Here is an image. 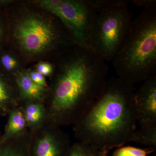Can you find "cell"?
<instances>
[{"instance_id":"cell-14","label":"cell","mask_w":156,"mask_h":156,"mask_svg":"<svg viewBox=\"0 0 156 156\" xmlns=\"http://www.w3.org/2000/svg\"><path fill=\"white\" fill-rule=\"evenodd\" d=\"M129 142H133L149 147L156 148V126L140 127L132 134Z\"/></svg>"},{"instance_id":"cell-5","label":"cell","mask_w":156,"mask_h":156,"mask_svg":"<svg viewBox=\"0 0 156 156\" xmlns=\"http://www.w3.org/2000/svg\"><path fill=\"white\" fill-rule=\"evenodd\" d=\"M132 20L133 14L126 5L97 13L89 49L104 61H112L124 44Z\"/></svg>"},{"instance_id":"cell-7","label":"cell","mask_w":156,"mask_h":156,"mask_svg":"<svg viewBox=\"0 0 156 156\" xmlns=\"http://www.w3.org/2000/svg\"><path fill=\"white\" fill-rule=\"evenodd\" d=\"M29 132L32 156H66L71 143L69 135L60 127L47 122Z\"/></svg>"},{"instance_id":"cell-25","label":"cell","mask_w":156,"mask_h":156,"mask_svg":"<svg viewBox=\"0 0 156 156\" xmlns=\"http://www.w3.org/2000/svg\"></svg>"},{"instance_id":"cell-24","label":"cell","mask_w":156,"mask_h":156,"mask_svg":"<svg viewBox=\"0 0 156 156\" xmlns=\"http://www.w3.org/2000/svg\"><path fill=\"white\" fill-rule=\"evenodd\" d=\"M1 135H2V134H1V132H0V136H1Z\"/></svg>"},{"instance_id":"cell-10","label":"cell","mask_w":156,"mask_h":156,"mask_svg":"<svg viewBox=\"0 0 156 156\" xmlns=\"http://www.w3.org/2000/svg\"><path fill=\"white\" fill-rule=\"evenodd\" d=\"M4 133L0 136L1 141H5L20 136L29 131L22 107L13 109L9 114Z\"/></svg>"},{"instance_id":"cell-23","label":"cell","mask_w":156,"mask_h":156,"mask_svg":"<svg viewBox=\"0 0 156 156\" xmlns=\"http://www.w3.org/2000/svg\"><path fill=\"white\" fill-rule=\"evenodd\" d=\"M3 35V30L2 29V27L0 25V41H1V40L2 39V37Z\"/></svg>"},{"instance_id":"cell-4","label":"cell","mask_w":156,"mask_h":156,"mask_svg":"<svg viewBox=\"0 0 156 156\" xmlns=\"http://www.w3.org/2000/svg\"><path fill=\"white\" fill-rule=\"evenodd\" d=\"M14 37L23 53L30 56L42 55L53 49L77 46L66 29L39 14H28L16 23Z\"/></svg>"},{"instance_id":"cell-26","label":"cell","mask_w":156,"mask_h":156,"mask_svg":"<svg viewBox=\"0 0 156 156\" xmlns=\"http://www.w3.org/2000/svg\"></svg>"},{"instance_id":"cell-1","label":"cell","mask_w":156,"mask_h":156,"mask_svg":"<svg viewBox=\"0 0 156 156\" xmlns=\"http://www.w3.org/2000/svg\"><path fill=\"white\" fill-rule=\"evenodd\" d=\"M67 53L44 102L47 122L59 127L83 115L102 92L108 73L105 62L89 48L76 46Z\"/></svg>"},{"instance_id":"cell-15","label":"cell","mask_w":156,"mask_h":156,"mask_svg":"<svg viewBox=\"0 0 156 156\" xmlns=\"http://www.w3.org/2000/svg\"><path fill=\"white\" fill-rule=\"evenodd\" d=\"M108 152L78 141L71 144L66 156H107Z\"/></svg>"},{"instance_id":"cell-11","label":"cell","mask_w":156,"mask_h":156,"mask_svg":"<svg viewBox=\"0 0 156 156\" xmlns=\"http://www.w3.org/2000/svg\"><path fill=\"white\" fill-rule=\"evenodd\" d=\"M30 156L29 131L5 141L0 140V156Z\"/></svg>"},{"instance_id":"cell-16","label":"cell","mask_w":156,"mask_h":156,"mask_svg":"<svg viewBox=\"0 0 156 156\" xmlns=\"http://www.w3.org/2000/svg\"><path fill=\"white\" fill-rule=\"evenodd\" d=\"M155 150V148L142 149L132 146H122L118 148L112 156H148Z\"/></svg>"},{"instance_id":"cell-22","label":"cell","mask_w":156,"mask_h":156,"mask_svg":"<svg viewBox=\"0 0 156 156\" xmlns=\"http://www.w3.org/2000/svg\"><path fill=\"white\" fill-rule=\"evenodd\" d=\"M131 2L135 5L143 7L144 9L156 6V0H134Z\"/></svg>"},{"instance_id":"cell-18","label":"cell","mask_w":156,"mask_h":156,"mask_svg":"<svg viewBox=\"0 0 156 156\" xmlns=\"http://www.w3.org/2000/svg\"><path fill=\"white\" fill-rule=\"evenodd\" d=\"M0 61L4 69L8 72L14 73L18 69L19 62L12 54L4 53L1 56Z\"/></svg>"},{"instance_id":"cell-3","label":"cell","mask_w":156,"mask_h":156,"mask_svg":"<svg viewBox=\"0 0 156 156\" xmlns=\"http://www.w3.org/2000/svg\"><path fill=\"white\" fill-rule=\"evenodd\" d=\"M112 61L118 77L132 86L156 76V6L144 9L133 19Z\"/></svg>"},{"instance_id":"cell-17","label":"cell","mask_w":156,"mask_h":156,"mask_svg":"<svg viewBox=\"0 0 156 156\" xmlns=\"http://www.w3.org/2000/svg\"><path fill=\"white\" fill-rule=\"evenodd\" d=\"M90 5L96 13L116 6L128 5L131 2L128 0H88Z\"/></svg>"},{"instance_id":"cell-13","label":"cell","mask_w":156,"mask_h":156,"mask_svg":"<svg viewBox=\"0 0 156 156\" xmlns=\"http://www.w3.org/2000/svg\"><path fill=\"white\" fill-rule=\"evenodd\" d=\"M21 106L23 109L29 131L35 130L47 122V112L44 103L30 102Z\"/></svg>"},{"instance_id":"cell-19","label":"cell","mask_w":156,"mask_h":156,"mask_svg":"<svg viewBox=\"0 0 156 156\" xmlns=\"http://www.w3.org/2000/svg\"><path fill=\"white\" fill-rule=\"evenodd\" d=\"M27 72L31 80L33 81L34 83L41 87L46 88H48V83L44 76L37 71H31Z\"/></svg>"},{"instance_id":"cell-8","label":"cell","mask_w":156,"mask_h":156,"mask_svg":"<svg viewBox=\"0 0 156 156\" xmlns=\"http://www.w3.org/2000/svg\"><path fill=\"white\" fill-rule=\"evenodd\" d=\"M134 95V108L140 127L156 126V76L143 82Z\"/></svg>"},{"instance_id":"cell-6","label":"cell","mask_w":156,"mask_h":156,"mask_svg":"<svg viewBox=\"0 0 156 156\" xmlns=\"http://www.w3.org/2000/svg\"><path fill=\"white\" fill-rule=\"evenodd\" d=\"M50 12L60 20L78 46L89 49L97 13L88 0H62L59 5Z\"/></svg>"},{"instance_id":"cell-20","label":"cell","mask_w":156,"mask_h":156,"mask_svg":"<svg viewBox=\"0 0 156 156\" xmlns=\"http://www.w3.org/2000/svg\"><path fill=\"white\" fill-rule=\"evenodd\" d=\"M62 0H43L38 2L39 5L43 9L51 12L61 3Z\"/></svg>"},{"instance_id":"cell-2","label":"cell","mask_w":156,"mask_h":156,"mask_svg":"<svg viewBox=\"0 0 156 156\" xmlns=\"http://www.w3.org/2000/svg\"><path fill=\"white\" fill-rule=\"evenodd\" d=\"M134 86L107 79L102 92L73 126L80 142L102 151L123 146L136 129Z\"/></svg>"},{"instance_id":"cell-21","label":"cell","mask_w":156,"mask_h":156,"mask_svg":"<svg viewBox=\"0 0 156 156\" xmlns=\"http://www.w3.org/2000/svg\"><path fill=\"white\" fill-rule=\"evenodd\" d=\"M37 71L44 76H48L52 74L53 69L51 65L46 62H41L37 65Z\"/></svg>"},{"instance_id":"cell-12","label":"cell","mask_w":156,"mask_h":156,"mask_svg":"<svg viewBox=\"0 0 156 156\" xmlns=\"http://www.w3.org/2000/svg\"><path fill=\"white\" fill-rule=\"evenodd\" d=\"M20 106L17 88L0 76V115H8L13 109Z\"/></svg>"},{"instance_id":"cell-9","label":"cell","mask_w":156,"mask_h":156,"mask_svg":"<svg viewBox=\"0 0 156 156\" xmlns=\"http://www.w3.org/2000/svg\"><path fill=\"white\" fill-rule=\"evenodd\" d=\"M14 82L17 87L20 106L30 102H44L48 88L37 85L31 80L27 72L18 73Z\"/></svg>"}]
</instances>
